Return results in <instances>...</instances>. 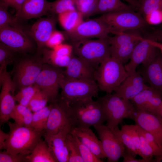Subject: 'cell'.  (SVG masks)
I'll return each instance as SVG.
<instances>
[{
    "label": "cell",
    "instance_id": "13",
    "mask_svg": "<svg viewBox=\"0 0 162 162\" xmlns=\"http://www.w3.org/2000/svg\"><path fill=\"white\" fill-rule=\"evenodd\" d=\"M101 141L107 162H116L122 157L125 147L114 130L103 124L93 126Z\"/></svg>",
    "mask_w": 162,
    "mask_h": 162
},
{
    "label": "cell",
    "instance_id": "11",
    "mask_svg": "<svg viewBox=\"0 0 162 162\" xmlns=\"http://www.w3.org/2000/svg\"><path fill=\"white\" fill-rule=\"evenodd\" d=\"M64 77L60 68L44 63L34 84L47 97L50 102L58 97L60 83Z\"/></svg>",
    "mask_w": 162,
    "mask_h": 162
},
{
    "label": "cell",
    "instance_id": "27",
    "mask_svg": "<svg viewBox=\"0 0 162 162\" xmlns=\"http://www.w3.org/2000/svg\"><path fill=\"white\" fill-rule=\"evenodd\" d=\"M58 20L65 31H70L83 21L82 14L77 10H70L58 15Z\"/></svg>",
    "mask_w": 162,
    "mask_h": 162
},
{
    "label": "cell",
    "instance_id": "38",
    "mask_svg": "<svg viewBox=\"0 0 162 162\" xmlns=\"http://www.w3.org/2000/svg\"><path fill=\"white\" fill-rule=\"evenodd\" d=\"M70 138L77 147L84 162H102L104 161L97 158L86 146L75 136L70 133Z\"/></svg>",
    "mask_w": 162,
    "mask_h": 162
},
{
    "label": "cell",
    "instance_id": "18",
    "mask_svg": "<svg viewBox=\"0 0 162 162\" xmlns=\"http://www.w3.org/2000/svg\"><path fill=\"white\" fill-rule=\"evenodd\" d=\"M74 126L73 124L68 125L54 134L45 136V141L57 162H68L67 138Z\"/></svg>",
    "mask_w": 162,
    "mask_h": 162
},
{
    "label": "cell",
    "instance_id": "6",
    "mask_svg": "<svg viewBox=\"0 0 162 162\" xmlns=\"http://www.w3.org/2000/svg\"><path fill=\"white\" fill-rule=\"evenodd\" d=\"M60 96L69 105L97 96L99 89L95 80H80L64 77L60 83Z\"/></svg>",
    "mask_w": 162,
    "mask_h": 162
},
{
    "label": "cell",
    "instance_id": "43",
    "mask_svg": "<svg viewBox=\"0 0 162 162\" xmlns=\"http://www.w3.org/2000/svg\"><path fill=\"white\" fill-rule=\"evenodd\" d=\"M28 155L10 153L6 150L0 152V162H28Z\"/></svg>",
    "mask_w": 162,
    "mask_h": 162
},
{
    "label": "cell",
    "instance_id": "44",
    "mask_svg": "<svg viewBox=\"0 0 162 162\" xmlns=\"http://www.w3.org/2000/svg\"><path fill=\"white\" fill-rule=\"evenodd\" d=\"M70 133L68 135L67 138V143L69 152L68 162H84L77 147L70 138Z\"/></svg>",
    "mask_w": 162,
    "mask_h": 162
},
{
    "label": "cell",
    "instance_id": "53",
    "mask_svg": "<svg viewBox=\"0 0 162 162\" xmlns=\"http://www.w3.org/2000/svg\"><path fill=\"white\" fill-rule=\"evenodd\" d=\"M8 134L4 132L1 129L0 130V149H4L5 142L7 139Z\"/></svg>",
    "mask_w": 162,
    "mask_h": 162
},
{
    "label": "cell",
    "instance_id": "54",
    "mask_svg": "<svg viewBox=\"0 0 162 162\" xmlns=\"http://www.w3.org/2000/svg\"><path fill=\"white\" fill-rule=\"evenodd\" d=\"M146 39L151 44L156 47L158 49L160 50L162 52V43L154 41L147 38Z\"/></svg>",
    "mask_w": 162,
    "mask_h": 162
},
{
    "label": "cell",
    "instance_id": "3",
    "mask_svg": "<svg viewBox=\"0 0 162 162\" xmlns=\"http://www.w3.org/2000/svg\"><path fill=\"white\" fill-rule=\"evenodd\" d=\"M129 74L123 63L110 56L100 64L94 79L99 89L110 94L115 91Z\"/></svg>",
    "mask_w": 162,
    "mask_h": 162
},
{
    "label": "cell",
    "instance_id": "33",
    "mask_svg": "<svg viewBox=\"0 0 162 162\" xmlns=\"http://www.w3.org/2000/svg\"><path fill=\"white\" fill-rule=\"evenodd\" d=\"M76 0H56L51 2L49 16H56L65 12L75 10Z\"/></svg>",
    "mask_w": 162,
    "mask_h": 162
},
{
    "label": "cell",
    "instance_id": "34",
    "mask_svg": "<svg viewBox=\"0 0 162 162\" xmlns=\"http://www.w3.org/2000/svg\"><path fill=\"white\" fill-rule=\"evenodd\" d=\"M39 90L34 84L24 87L14 96V99L19 104L28 106L30 101Z\"/></svg>",
    "mask_w": 162,
    "mask_h": 162
},
{
    "label": "cell",
    "instance_id": "29",
    "mask_svg": "<svg viewBox=\"0 0 162 162\" xmlns=\"http://www.w3.org/2000/svg\"><path fill=\"white\" fill-rule=\"evenodd\" d=\"M72 55L59 56L56 54L53 50H50L46 47L43 49L41 52V56L44 63L60 68H66L67 66Z\"/></svg>",
    "mask_w": 162,
    "mask_h": 162
},
{
    "label": "cell",
    "instance_id": "47",
    "mask_svg": "<svg viewBox=\"0 0 162 162\" xmlns=\"http://www.w3.org/2000/svg\"><path fill=\"white\" fill-rule=\"evenodd\" d=\"M147 23L156 25L162 22V10L154 11L144 16Z\"/></svg>",
    "mask_w": 162,
    "mask_h": 162
},
{
    "label": "cell",
    "instance_id": "1",
    "mask_svg": "<svg viewBox=\"0 0 162 162\" xmlns=\"http://www.w3.org/2000/svg\"><path fill=\"white\" fill-rule=\"evenodd\" d=\"M8 124L9 131L4 149L12 154H30L41 139L43 131L21 126L15 122H8Z\"/></svg>",
    "mask_w": 162,
    "mask_h": 162
},
{
    "label": "cell",
    "instance_id": "45",
    "mask_svg": "<svg viewBox=\"0 0 162 162\" xmlns=\"http://www.w3.org/2000/svg\"><path fill=\"white\" fill-rule=\"evenodd\" d=\"M127 126L137 154L140 156V138L138 130L137 125L136 124L127 125Z\"/></svg>",
    "mask_w": 162,
    "mask_h": 162
},
{
    "label": "cell",
    "instance_id": "16",
    "mask_svg": "<svg viewBox=\"0 0 162 162\" xmlns=\"http://www.w3.org/2000/svg\"><path fill=\"white\" fill-rule=\"evenodd\" d=\"M132 119L136 124L152 134L162 149V118L160 116L136 108Z\"/></svg>",
    "mask_w": 162,
    "mask_h": 162
},
{
    "label": "cell",
    "instance_id": "2",
    "mask_svg": "<svg viewBox=\"0 0 162 162\" xmlns=\"http://www.w3.org/2000/svg\"><path fill=\"white\" fill-rule=\"evenodd\" d=\"M20 55L14 63L12 79L15 91L34 84L44 64L41 55Z\"/></svg>",
    "mask_w": 162,
    "mask_h": 162
},
{
    "label": "cell",
    "instance_id": "39",
    "mask_svg": "<svg viewBox=\"0 0 162 162\" xmlns=\"http://www.w3.org/2000/svg\"><path fill=\"white\" fill-rule=\"evenodd\" d=\"M99 0H76L77 10L83 17L92 16L97 6Z\"/></svg>",
    "mask_w": 162,
    "mask_h": 162
},
{
    "label": "cell",
    "instance_id": "9",
    "mask_svg": "<svg viewBox=\"0 0 162 162\" xmlns=\"http://www.w3.org/2000/svg\"><path fill=\"white\" fill-rule=\"evenodd\" d=\"M110 47L108 38L88 40L73 46V52L97 69L102 62L110 56Z\"/></svg>",
    "mask_w": 162,
    "mask_h": 162
},
{
    "label": "cell",
    "instance_id": "31",
    "mask_svg": "<svg viewBox=\"0 0 162 162\" xmlns=\"http://www.w3.org/2000/svg\"><path fill=\"white\" fill-rule=\"evenodd\" d=\"M51 110L50 104L33 112L31 127L40 131L45 130Z\"/></svg>",
    "mask_w": 162,
    "mask_h": 162
},
{
    "label": "cell",
    "instance_id": "21",
    "mask_svg": "<svg viewBox=\"0 0 162 162\" xmlns=\"http://www.w3.org/2000/svg\"><path fill=\"white\" fill-rule=\"evenodd\" d=\"M51 2L47 0H26L15 16L20 21H25L44 15L49 16Z\"/></svg>",
    "mask_w": 162,
    "mask_h": 162
},
{
    "label": "cell",
    "instance_id": "7",
    "mask_svg": "<svg viewBox=\"0 0 162 162\" xmlns=\"http://www.w3.org/2000/svg\"><path fill=\"white\" fill-rule=\"evenodd\" d=\"M62 32L65 38L71 42L72 46L77 45L92 38H107L109 37V34H114L110 27L97 18L83 21L74 29Z\"/></svg>",
    "mask_w": 162,
    "mask_h": 162
},
{
    "label": "cell",
    "instance_id": "40",
    "mask_svg": "<svg viewBox=\"0 0 162 162\" xmlns=\"http://www.w3.org/2000/svg\"><path fill=\"white\" fill-rule=\"evenodd\" d=\"M48 101L47 97L39 90L30 101L28 107L33 112L45 107Z\"/></svg>",
    "mask_w": 162,
    "mask_h": 162
},
{
    "label": "cell",
    "instance_id": "48",
    "mask_svg": "<svg viewBox=\"0 0 162 162\" xmlns=\"http://www.w3.org/2000/svg\"><path fill=\"white\" fill-rule=\"evenodd\" d=\"M138 127L139 130L143 135L146 141L157 152L158 154L157 155L161 154L162 153V149L159 146L153 136L150 133L142 129L138 126Z\"/></svg>",
    "mask_w": 162,
    "mask_h": 162
},
{
    "label": "cell",
    "instance_id": "42",
    "mask_svg": "<svg viewBox=\"0 0 162 162\" xmlns=\"http://www.w3.org/2000/svg\"><path fill=\"white\" fill-rule=\"evenodd\" d=\"M139 10L145 16L154 11L162 10V0H139Z\"/></svg>",
    "mask_w": 162,
    "mask_h": 162
},
{
    "label": "cell",
    "instance_id": "52",
    "mask_svg": "<svg viewBox=\"0 0 162 162\" xmlns=\"http://www.w3.org/2000/svg\"><path fill=\"white\" fill-rule=\"evenodd\" d=\"M147 38L158 42L162 43V30L154 31L150 33Z\"/></svg>",
    "mask_w": 162,
    "mask_h": 162
},
{
    "label": "cell",
    "instance_id": "50",
    "mask_svg": "<svg viewBox=\"0 0 162 162\" xmlns=\"http://www.w3.org/2000/svg\"><path fill=\"white\" fill-rule=\"evenodd\" d=\"M26 0H0V3L5 6L11 7L16 11L20 9Z\"/></svg>",
    "mask_w": 162,
    "mask_h": 162
},
{
    "label": "cell",
    "instance_id": "37",
    "mask_svg": "<svg viewBox=\"0 0 162 162\" xmlns=\"http://www.w3.org/2000/svg\"><path fill=\"white\" fill-rule=\"evenodd\" d=\"M115 35L113 37H109L108 38L110 46H116L126 44L134 41L140 40L141 37L137 34L124 32Z\"/></svg>",
    "mask_w": 162,
    "mask_h": 162
},
{
    "label": "cell",
    "instance_id": "28",
    "mask_svg": "<svg viewBox=\"0 0 162 162\" xmlns=\"http://www.w3.org/2000/svg\"><path fill=\"white\" fill-rule=\"evenodd\" d=\"M32 112L28 106L18 104L16 105L10 118L19 125L31 127L33 113Z\"/></svg>",
    "mask_w": 162,
    "mask_h": 162
},
{
    "label": "cell",
    "instance_id": "22",
    "mask_svg": "<svg viewBox=\"0 0 162 162\" xmlns=\"http://www.w3.org/2000/svg\"><path fill=\"white\" fill-rule=\"evenodd\" d=\"M139 71L150 86L162 93V54L159 53Z\"/></svg>",
    "mask_w": 162,
    "mask_h": 162
},
{
    "label": "cell",
    "instance_id": "25",
    "mask_svg": "<svg viewBox=\"0 0 162 162\" xmlns=\"http://www.w3.org/2000/svg\"><path fill=\"white\" fill-rule=\"evenodd\" d=\"M27 158L28 162H57L46 141L41 139Z\"/></svg>",
    "mask_w": 162,
    "mask_h": 162
},
{
    "label": "cell",
    "instance_id": "19",
    "mask_svg": "<svg viewBox=\"0 0 162 162\" xmlns=\"http://www.w3.org/2000/svg\"><path fill=\"white\" fill-rule=\"evenodd\" d=\"M128 76L115 90V94L120 98L131 100L143 90L150 87L145 83L139 71L129 73Z\"/></svg>",
    "mask_w": 162,
    "mask_h": 162
},
{
    "label": "cell",
    "instance_id": "8",
    "mask_svg": "<svg viewBox=\"0 0 162 162\" xmlns=\"http://www.w3.org/2000/svg\"><path fill=\"white\" fill-rule=\"evenodd\" d=\"M97 18L110 27L114 34L128 30L141 28L147 24L144 17L133 10L111 12L102 14Z\"/></svg>",
    "mask_w": 162,
    "mask_h": 162
},
{
    "label": "cell",
    "instance_id": "5",
    "mask_svg": "<svg viewBox=\"0 0 162 162\" xmlns=\"http://www.w3.org/2000/svg\"><path fill=\"white\" fill-rule=\"evenodd\" d=\"M69 105L74 126L90 128L106 121L105 116L98 100L90 98Z\"/></svg>",
    "mask_w": 162,
    "mask_h": 162
},
{
    "label": "cell",
    "instance_id": "55",
    "mask_svg": "<svg viewBox=\"0 0 162 162\" xmlns=\"http://www.w3.org/2000/svg\"><path fill=\"white\" fill-rule=\"evenodd\" d=\"M155 161L158 162H162V153L158 155L155 156Z\"/></svg>",
    "mask_w": 162,
    "mask_h": 162
},
{
    "label": "cell",
    "instance_id": "41",
    "mask_svg": "<svg viewBox=\"0 0 162 162\" xmlns=\"http://www.w3.org/2000/svg\"><path fill=\"white\" fill-rule=\"evenodd\" d=\"M137 128L140 138V157L146 160L148 162L152 161L153 156H156L158 154L153 147L146 141L143 135Z\"/></svg>",
    "mask_w": 162,
    "mask_h": 162
},
{
    "label": "cell",
    "instance_id": "24",
    "mask_svg": "<svg viewBox=\"0 0 162 162\" xmlns=\"http://www.w3.org/2000/svg\"><path fill=\"white\" fill-rule=\"evenodd\" d=\"M140 7L137 0H99L92 16L120 10H133L134 8L138 9Z\"/></svg>",
    "mask_w": 162,
    "mask_h": 162
},
{
    "label": "cell",
    "instance_id": "56",
    "mask_svg": "<svg viewBox=\"0 0 162 162\" xmlns=\"http://www.w3.org/2000/svg\"><path fill=\"white\" fill-rule=\"evenodd\" d=\"M159 115L162 118V104L159 112Z\"/></svg>",
    "mask_w": 162,
    "mask_h": 162
},
{
    "label": "cell",
    "instance_id": "46",
    "mask_svg": "<svg viewBox=\"0 0 162 162\" xmlns=\"http://www.w3.org/2000/svg\"><path fill=\"white\" fill-rule=\"evenodd\" d=\"M65 37L63 32L55 30L52 32L47 42L46 46L52 49L62 44Z\"/></svg>",
    "mask_w": 162,
    "mask_h": 162
},
{
    "label": "cell",
    "instance_id": "30",
    "mask_svg": "<svg viewBox=\"0 0 162 162\" xmlns=\"http://www.w3.org/2000/svg\"><path fill=\"white\" fill-rule=\"evenodd\" d=\"M139 40L121 46L110 45V56L119 60L123 64L126 63L130 59L133 50Z\"/></svg>",
    "mask_w": 162,
    "mask_h": 162
},
{
    "label": "cell",
    "instance_id": "23",
    "mask_svg": "<svg viewBox=\"0 0 162 162\" xmlns=\"http://www.w3.org/2000/svg\"><path fill=\"white\" fill-rule=\"evenodd\" d=\"M70 133L76 136L98 158H106L100 140L90 128L74 126Z\"/></svg>",
    "mask_w": 162,
    "mask_h": 162
},
{
    "label": "cell",
    "instance_id": "32",
    "mask_svg": "<svg viewBox=\"0 0 162 162\" xmlns=\"http://www.w3.org/2000/svg\"><path fill=\"white\" fill-rule=\"evenodd\" d=\"M20 54L0 42V71L6 69L8 65L14 62Z\"/></svg>",
    "mask_w": 162,
    "mask_h": 162
},
{
    "label": "cell",
    "instance_id": "26",
    "mask_svg": "<svg viewBox=\"0 0 162 162\" xmlns=\"http://www.w3.org/2000/svg\"><path fill=\"white\" fill-rule=\"evenodd\" d=\"M8 8L0 3V28L10 26L24 30L29 32L30 26L25 22L19 20L8 11Z\"/></svg>",
    "mask_w": 162,
    "mask_h": 162
},
{
    "label": "cell",
    "instance_id": "17",
    "mask_svg": "<svg viewBox=\"0 0 162 162\" xmlns=\"http://www.w3.org/2000/svg\"><path fill=\"white\" fill-rule=\"evenodd\" d=\"M158 49L141 37L133 50L129 62L124 66L125 69L129 73L136 71L139 64H147L153 60L159 53Z\"/></svg>",
    "mask_w": 162,
    "mask_h": 162
},
{
    "label": "cell",
    "instance_id": "51",
    "mask_svg": "<svg viewBox=\"0 0 162 162\" xmlns=\"http://www.w3.org/2000/svg\"><path fill=\"white\" fill-rule=\"evenodd\" d=\"M122 157L123 162H148L144 159H137L127 150H125Z\"/></svg>",
    "mask_w": 162,
    "mask_h": 162
},
{
    "label": "cell",
    "instance_id": "14",
    "mask_svg": "<svg viewBox=\"0 0 162 162\" xmlns=\"http://www.w3.org/2000/svg\"><path fill=\"white\" fill-rule=\"evenodd\" d=\"M1 90L0 94V123L8 122L16 104L13 94L15 92L12 79L6 72L0 76Z\"/></svg>",
    "mask_w": 162,
    "mask_h": 162
},
{
    "label": "cell",
    "instance_id": "49",
    "mask_svg": "<svg viewBox=\"0 0 162 162\" xmlns=\"http://www.w3.org/2000/svg\"><path fill=\"white\" fill-rule=\"evenodd\" d=\"M52 50L58 56H71L73 51V47L72 45L62 44L55 47Z\"/></svg>",
    "mask_w": 162,
    "mask_h": 162
},
{
    "label": "cell",
    "instance_id": "12",
    "mask_svg": "<svg viewBox=\"0 0 162 162\" xmlns=\"http://www.w3.org/2000/svg\"><path fill=\"white\" fill-rule=\"evenodd\" d=\"M50 104L51 110L45 130V136L54 134L68 125H73L70 106L61 96H58L55 101L50 102Z\"/></svg>",
    "mask_w": 162,
    "mask_h": 162
},
{
    "label": "cell",
    "instance_id": "35",
    "mask_svg": "<svg viewBox=\"0 0 162 162\" xmlns=\"http://www.w3.org/2000/svg\"><path fill=\"white\" fill-rule=\"evenodd\" d=\"M159 92H160L150 87L141 92L131 100L136 108L143 111L149 99Z\"/></svg>",
    "mask_w": 162,
    "mask_h": 162
},
{
    "label": "cell",
    "instance_id": "15",
    "mask_svg": "<svg viewBox=\"0 0 162 162\" xmlns=\"http://www.w3.org/2000/svg\"><path fill=\"white\" fill-rule=\"evenodd\" d=\"M57 21L56 16L40 18L31 26L29 34L37 46L36 53L41 55L43 49L51 35L55 30Z\"/></svg>",
    "mask_w": 162,
    "mask_h": 162
},
{
    "label": "cell",
    "instance_id": "36",
    "mask_svg": "<svg viewBox=\"0 0 162 162\" xmlns=\"http://www.w3.org/2000/svg\"><path fill=\"white\" fill-rule=\"evenodd\" d=\"M113 130L120 138L125 147V149L136 157L137 154L133 142L127 125L123 126L121 130L119 129L118 127Z\"/></svg>",
    "mask_w": 162,
    "mask_h": 162
},
{
    "label": "cell",
    "instance_id": "10",
    "mask_svg": "<svg viewBox=\"0 0 162 162\" xmlns=\"http://www.w3.org/2000/svg\"><path fill=\"white\" fill-rule=\"evenodd\" d=\"M0 40L20 55L37 51L34 41L28 32L22 29L10 26L0 28Z\"/></svg>",
    "mask_w": 162,
    "mask_h": 162
},
{
    "label": "cell",
    "instance_id": "4",
    "mask_svg": "<svg viewBox=\"0 0 162 162\" xmlns=\"http://www.w3.org/2000/svg\"><path fill=\"white\" fill-rule=\"evenodd\" d=\"M98 100L105 116L106 125L112 129L118 127L124 118H132L136 108L129 100L115 93L107 94Z\"/></svg>",
    "mask_w": 162,
    "mask_h": 162
},
{
    "label": "cell",
    "instance_id": "20",
    "mask_svg": "<svg viewBox=\"0 0 162 162\" xmlns=\"http://www.w3.org/2000/svg\"><path fill=\"white\" fill-rule=\"evenodd\" d=\"M66 69L63 71L64 77L68 79L95 80L96 69L76 56L72 55Z\"/></svg>",
    "mask_w": 162,
    "mask_h": 162
}]
</instances>
